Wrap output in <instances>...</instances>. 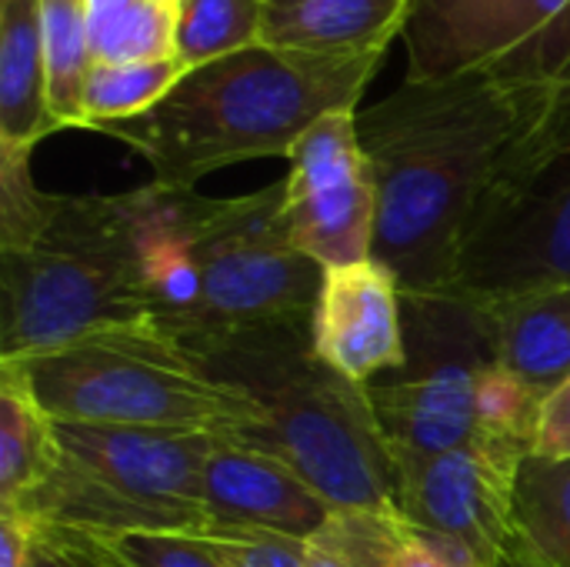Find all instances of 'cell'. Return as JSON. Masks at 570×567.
Here are the masks:
<instances>
[{
	"mask_svg": "<svg viewBox=\"0 0 570 567\" xmlns=\"http://www.w3.org/2000/svg\"><path fill=\"white\" fill-rule=\"evenodd\" d=\"M37 538V521L20 511H0V567H27Z\"/></svg>",
	"mask_w": 570,
	"mask_h": 567,
	"instance_id": "f1b7e54d",
	"label": "cell"
},
{
	"mask_svg": "<svg viewBox=\"0 0 570 567\" xmlns=\"http://www.w3.org/2000/svg\"><path fill=\"white\" fill-rule=\"evenodd\" d=\"M407 0H264L261 43L311 57L387 53Z\"/></svg>",
	"mask_w": 570,
	"mask_h": 567,
	"instance_id": "9a60e30c",
	"label": "cell"
},
{
	"mask_svg": "<svg viewBox=\"0 0 570 567\" xmlns=\"http://www.w3.org/2000/svg\"><path fill=\"white\" fill-rule=\"evenodd\" d=\"M194 354L264 411L247 441L287 461L334 511L397 508V458L371 391L317 358L311 324L234 334Z\"/></svg>",
	"mask_w": 570,
	"mask_h": 567,
	"instance_id": "277c9868",
	"label": "cell"
},
{
	"mask_svg": "<svg viewBox=\"0 0 570 567\" xmlns=\"http://www.w3.org/2000/svg\"><path fill=\"white\" fill-rule=\"evenodd\" d=\"M40 10L50 110L60 130H73L80 127V90L94 67L87 7L73 0H40Z\"/></svg>",
	"mask_w": 570,
	"mask_h": 567,
	"instance_id": "ffe728a7",
	"label": "cell"
},
{
	"mask_svg": "<svg viewBox=\"0 0 570 567\" xmlns=\"http://www.w3.org/2000/svg\"><path fill=\"white\" fill-rule=\"evenodd\" d=\"M57 465V421L20 361H0V508L27 501Z\"/></svg>",
	"mask_w": 570,
	"mask_h": 567,
	"instance_id": "ac0fdd59",
	"label": "cell"
},
{
	"mask_svg": "<svg viewBox=\"0 0 570 567\" xmlns=\"http://www.w3.org/2000/svg\"><path fill=\"white\" fill-rule=\"evenodd\" d=\"M401 43L411 80L558 87L570 80V0H407Z\"/></svg>",
	"mask_w": 570,
	"mask_h": 567,
	"instance_id": "30bf717a",
	"label": "cell"
},
{
	"mask_svg": "<svg viewBox=\"0 0 570 567\" xmlns=\"http://www.w3.org/2000/svg\"><path fill=\"white\" fill-rule=\"evenodd\" d=\"M264 0H180L174 13V57L184 70L261 43Z\"/></svg>",
	"mask_w": 570,
	"mask_h": 567,
	"instance_id": "7402d4cb",
	"label": "cell"
},
{
	"mask_svg": "<svg viewBox=\"0 0 570 567\" xmlns=\"http://www.w3.org/2000/svg\"><path fill=\"white\" fill-rule=\"evenodd\" d=\"M404 368L367 384L397 468L484 438L538 448L544 398L498 361L478 304L404 294Z\"/></svg>",
	"mask_w": 570,
	"mask_h": 567,
	"instance_id": "52a82bcc",
	"label": "cell"
},
{
	"mask_svg": "<svg viewBox=\"0 0 570 567\" xmlns=\"http://www.w3.org/2000/svg\"><path fill=\"white\" fill-rule=\"evenodd\" d=\"M568 84H570V80H568Z\"/></svg>",
	"mask_w": 570,
	"mask_h": 567,
	"instance_id": "d6a6232c",
	"label": "cell"
},
{
	"mask_svg": "<svg viewBox=\"0 0 570 567\" xmlns=\"http://www.w3.org/2000/svg\"><path fill=\"white\" fill-rule=\"evenodd\" d=\"M494 567H558L551 565L521 531H514L511 535V541L504 545V551H501V558H498V565Z\"/></svg>",
	"mask_w": 570,
	"mask_h": 567,
	"instance_id": "f546056e",
	"label": "cell"
},
{
	"mask_svg": "<svg viewBox=\"0 0 570 567\" xmlns=\"http://www.w3.org/2000/svg\"><path fill=\"white\" fill-rule=\"evenodd\" d=\"M120 567H230L224 551L204 535L184 531H127L100 535Z\"/></svg>",
	"mask_w": 570,
	"mask_h": 567,
	"instance_id": "cb8c5ba5",
	"label": "cell"
},
{
	"mask_svg": "<svg viewBox=\"0 0 570 567\" xmlns=\"http://www.w3.org/2000/svg\"><path fill=\"white\" fill-rule=\"evenodd\" d=\"M538 458H570V378L554 388L544 404H541V418H538Z\"/></svg>",
	"mask_w": 570,
	"mask_h": 567,
	"instance_id": "83f0119b",
	"label": "cell"
},
{
	"mask_svg": "<svg viewBox=\"0 0 570 567\" xmlns=\"http://www.w3.org/2000/svg\"><path fill=\"white\" fill-rule=\"evenodd\" d=\"M134 3H137V0H87V3H83V7H87V23L107 20V17H114V13L134 7Z\"/></svg>",
	"mask_w": 570,
	"mask_h": 567,
	"instance_id": "4dcf8cb0",
	"label": "cell"
},
{
	"mask_svg": "<svg viewBox=\"0 0 570 567\" xmlns=\"http://www.w3.org/2000/svg\"><path fill=\"white\" fill-rule=\"evenodd\" d=\"M284 224L301 254L327 267L364 264L377 237V180L357 134V110L327 114L291 150Z\"/></svg>",
	"mask_w": 570,
	"mask_h": 567,
	"instance_id": "8fae6325",
	"label": "cell"
},
{
	"mask_svg": "<svg viewBox=\"0 0 570 567\" xmlns=\"http://www.w3.org/2000/svg\"><path fill=\"white\" fill-rule=\"evenodd\" d=\"M57 130L47 94L40 0H0V150L33 154Z\"/></svg>",
	"mask_w": 570,
	"mask_h": 567,
	"instance_id": "2e32d148",
	"label": "cell"
},
{
	"mask_svg": "<svg viewBox=\"0 0 570 567\" xmlns=\"http://www.w3.org/2000/svg\"><path fill=\"white\" fill-rule=\"evenodd\" d=\"M514 528L558 567H570V458L531 454L518 478Z\"/></svg>",
	"mask_w": 570,
	"mask_h": 567,
	"instance_id": "44dd1931",
	"label": "cell"
},
{
	"mask_svg": "<svg viewBox=\"0 0 570 567\" xmlns=\"http://www.w3.org/2000/svg\"><path fill=\"white\" fill-rule=\"evenodd\" d=\"M381 567H491L464 545L411 525L401 511L387 515Z\"/></svg>",
	"mask_w": 570,
	"mask_h": 567,
	"instance_id": "d4e9b609",
	"label": "cell"
},
{
	"mask_svg": "<svg viewBox=\"0 0 570 567\" xmlns=\"http://www.w3.org/2000/svg\"><path fill=\"white\" fill-rule=\"evenodd\" d=\"M174 13L154 0H137L134 7L90 23L94 60H147L174 53Z\"/></svg>",
	"mask_w": 570,
	"mask_h": 567,
	"instance_id": "603a6c76",
	"label": "cell"
},
{
	"mask_svg": "<svg viewBox=\"0 0 570 567\" xmlns=\"http://www.w3.org/2000/svg\"><path fill=\"white\" fill-rule=\"evenodd\" d=\"M564 90L514 87L484 74L411 80L357 110L377 180L374 261L401 294H451L461 241L514 147Z\"/></svg>",
	"mask_w": 570,
	"mask_h": 567,
	"instance_id": "6da1fadb",
	"label": "cell"
},
{
	"mask_svg": "<svg viewBox=\"0 0 570 567\" xmlns=\"http://www.w3.org/2000/svg\"><path fill=\"white\" fill-rule=\"evenodd\" d=\"M154 3H160V7H167V10H177V7H180V0H154Z\"/></svg>",
	"mask_w": 570,
	"mask_h": 567,
	"instance_id": "1f68e13d",
	"label": "cell"
},
{
	"mask_svg": "<svg viewBox=\"0 0 570 567\" xmlns=\"http://www.w3.org/2000/svg\"><path fill=\"white\" fill-rule=\"evenodd\" d=\"M120 321H147L134 190L50 194L37 231L0 251V361Z\"/></svg>",
	"mask_w": 570,
	"mask_h": 567,
	"instance_id": "5b68a950",
	"label": "cell"
},
{
	"mask_svg": "<svg viewBox=\"0 0 570 567\" xmlns=\"http://www.w3.org/2000/svg\"><path fill=\"white\" fill-rule=\"evenodd\" d=\"M381 63L384 53L311 57L254 43L184 70L157 107L97 134L130 147L154 184L194 190L230 164L291 157L327 114L357 110Z\"/></svg>",
	"mask_w": 570,
	"mask_h": 567,
	"instance_id": "3957f363",
	"label": "cell"
},
{
	"mask_svg": "<svg viewBox=\"0 0 570 567\" xmlns=\"http://www.w3.org/2000/svg\"><path fill=\"white\" fill-rule=\"evenodd\" d=\"M531 454V444L484 438L428 461L401 465L397 511L411 525L464 545L494 567L518 531V478Z\"/></svg>",
	"mask_w": 570,
	"mask_h": 567,
	"instance_id": "7c38bea8",
	"label": "cell"
},
{
	"mask_svg": "<svg viewBox=\"0 0 570 567\" xmlns=\"http://www.w3.org/2000/svg\"><path fill=\"white\" fill-rule=\"evenodd\" d=\"M230 567H307V541L281 535H204Z\"/></svg>",
	"mask_w": 570,
	"mask_h": 567,
	"instance_id": "4316f807",
	"label": "cell"
},
{
	"mask_svg": "<svg viewBox=\"0 0 570 567\" xmlns=\"http://www.w3.org/2000/svg\"><path fill=\"white\" fill-rule=\"evenodd\" d=\"M498 361L534 394L548 398L570 378V287L478 304Z\"/></svg>",
	"mask_w": 570,
	"mask_h": 567,
	"instance_id": "e0dca14e",
	"label": "cell"
},
{
	"mask_svg": "<svg viewBox=\"0 0 570 567\" xmlns=\"http://www.w3.org/2000/svg\"><path fill=\"white\" fill-rule=\"evenodd\" d=\"M184 77V63L167 57L147 60H94L80 90V130L130 120L157 107Z\"/></svg>",
	"mask_w": 570,
	"mask_h": 567,
	"instance_id": "d6986e66",
	"label": "cell"
},
{
	"mask_svg": "<svg viewBox=\"0 0 570 567\" xmlns=\"http://www.w3.org/2000/svg\"><path fill=\"white\" fill-rule=\"evenodd\" d=\"M204 535H281L311 541L334 508L277 454L247 438H217L204 461Z\"/></svg>",
	"mask_w": 570,
	"mask_h": 567,
	"instance_id": "4fadbf2b",
	"label": "cell"
},
{
	"mask_svg": "<svg viewBox=\"0 0 570 567\" xmlns=\"http://www.w3.org/2000/svg\"><path fill=\"white\" fill-rule=\"evenodd\" d=\"M311 344L321 361L357 384L404 368V294L394 271L381 261L327 267L314 317Z\"/></svg>",
	"mask_w": 570,
	"mask_h": 567,
	"instance_id": "5bb4252c",
	"label": "cell"
},
{
	"mask_svg": "<svg viewBox=\"0 0 570 567\" xmlns=\"http://www.w3.org/2000/svg\"><path fill=\"white\" fill-rule=\"evenodd\" d=\"M147 321L190 351L284 324H311L324 267L301 254L284 224V177L204 197L144 184L134 190Z\"/></svg>",
	"mask_w": 570,
	"mask_h": 567,
	"instance_id": "7a4b0ae2",
	"label": "cell"
},
{
	"mask_svg": "<svg viewBox=\"0 0 570 567\" xmlns=\"http://www.w3.org/2000/svg\"><path fill=\"white\" fill-rule=\"evenodd\" d=\"M40 408L60 424L247 438L264 428L257 401L214 378L154 321H120L60 348L17 358Z\"/></svg>",
	"mask_w": 570,
	"mask_h": 567,
	"instance_id": "8992f818",
	"label": "cell"
},
{
	"mask_svg": "<svg viewBox=\"0 0 570 567\" xmlns=\"http://www.w3.org/2000/svg\"><path fill=\"white\" fill-rule=\"evenodd\" d=\"M554 287H570V84L474 211L451 294L498 304Z\"/></svg>",
	"mask_w": 570,
	"mask_h": 567,
	"instance_id": "9c48e42d",
	"label": "cell"
},
{
	"mask_svg": "<svg viewBox=\"0 0 570 567\" xmlns=\"http://www.w3.org/2000/svg\"><path fill=\"white\" fill-rule=\"evenodd\" d=\"M27 567H120L117 558L107 551L104 538L94 531L60 528V525H40L30 551Z\"/></svg>",
	"mask_w": 570,
	"mask_h": 567,
	"instance_id": "484cf974",
	"label": "cell"
},
{
	"mask_svg": "<svg viewBox=\"0 0 570 567\" xmlns=\"http://www.w3.org/2000/svg\"><path fill=\"white\" fill-rule=\"evenodd\" d=\"M217 434L60 424L57 465L17 508L40 525L94 535H204V461Z\"/></svg>",
	"mask_w": 570,
	"mask_h": 567,
	"instance_id": "ba28073f",
	"label": "cell"
}]
</instances>
